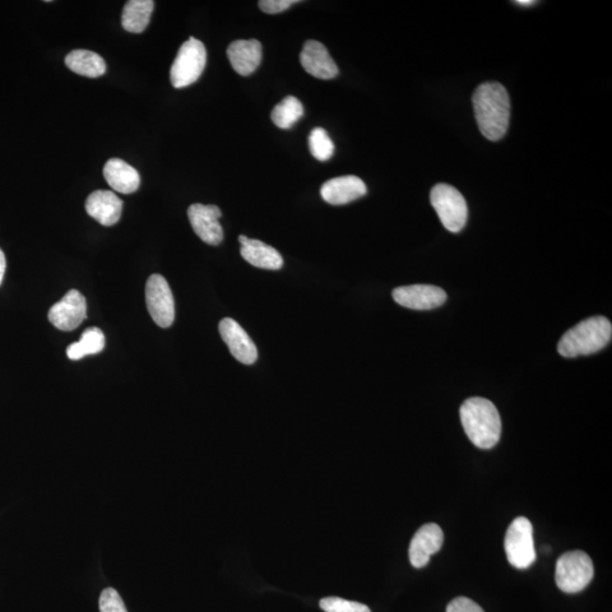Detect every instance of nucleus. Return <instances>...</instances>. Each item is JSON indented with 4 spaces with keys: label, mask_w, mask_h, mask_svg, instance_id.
Here are the masks:
<instances>
[{
    "label": "nucleus",
    "mask_w": 612,
    "mask_h": 612,
    "mask_svg": "<svg viewBox=\"0 0 612 612\" xmlns=\"http://www.w3.org/2000/svg\"><path fill=\"white\" fill-rule=\"evenodd\" d=\"M509 564L515 568L526 569L535 563L536 553L532 523L526 517H517L510 524L505 537Z\"/></svg>",
    "instance_id": "nucleus-7"
},
{
    "label": "nucleus",
    "mask_w": 612,
    "mask_h": 612,
    "mask_svg": "<svg viewBox=\"0 0 612 612\" xmlns=\"http://www.w3.org/2000/svg\"><path fill=\"white\" fill-rule=\"evenodd\" d=\"M123 201L114 192L99 189L91 193L86 201L87 215L102 226H114L122 217Z\"/></svg>",
    "instance_id": "nucleus-16"
},
{
    "label": "nucleus",
    "mask_w": 612,
    "mask_h": 612,
    "mask_svg": "<svg viewBox=\"0 0 612 612\" xmlns=\"http://www.w3.org/2000/svg\"><path fill=\"white\" fill-rule=\"evenodd\" d=\"M309 147L312 156L319 161L331 159L335 152V146L331 137L328 136L326 129L321 128L312 129L309 137Z\"/></svg>",
    "instance_id": "nucleus-24"
},
{
    "label": "nucleus",
    "mask_w": 612,
    "mask_h": 612,
    "mask_svg": "<svg viewBox=\"0 0 612 612\" xmlns=\"http://www.w3.org/2000/svg\"><path fill=\"white\" fill-rule=\"evenodd\" d=\"M516 4L521 5V6H531L535 2H533V0H518Z\"/></svg>",
    "instance_id": "nucleus-30"
},
{
    "label": "nucleus",
    "mask_w": 612,
    "mask_h": 612,
    "mask_svg": "<svg viewBox=\"0 0 612 612\" xmlns=\"http://www.w3.org/2000/svg\"><path fill=\"white\" fill-rule=\"evenodd\" d=\"M447 612H484V610L468 597H459L448 605Z\"/></svg>",
    "instance_id": "nucleus-28"
},
{
    "label": "nucleus",
    "mask_w": 612,
    "mask_h": 612,
    "mask_svg": "<svg viewBox=\"0 0 612 612\" xmlns=\"http://www.w3.org/2000/svg\"><path fill=\"white\" fill-rule=\"evenodd\" d=\"M301 64L306 73L320 78V80H332L340 73L335 60L321 43L308 40L300 55Z\"/></svg>",
    "instance_id": "nucleus-14"
},
{
    "label": "nucleus",
    "mask_w": 612,
    "mask_h": 612,
    "mask_svg": "<svg viewBox=\"0 0 612 612\" xmlns=\"http://www.w3.org/2000/svg\"><path fill=\"white\" fill-rule=\"evenodd\" d=\"M153 8L155 2L152 0H129L122 13L124 29L132 34H142L149 26Z\"/></svg>",
    "instance_id": "nucleus-21"
},
{
    "label": "nucleus",
    "mask_w": 612,
    "mask_h": 612,
    "mask_svg": "<svg viewBox=\"0 0 612 612\" xmlns=\"http://www.w3.org/2000/svg\"><path fill=\"white\" fill-rule=\"evenodd\" d=\"M106 338L99 328H89L82 333L81 340L67 347L69 360L77 361L83 357L95 355L104 351Z\"/></svg>",
    "instance_id": "nucleus-22"
},
{
    "label": "nucleus",
    "mask_w": 612,
    "mask_h": 612,
    "mask_svg": "<svg viewBox=\"0 0 612 612\" xmlns=\"http://www.w3.org/2000/svg\"><path fill=\"white\" fill-rule=\"evenodd\" d=\"M368 189L360 178L354 175L341 176L329 179L321 188V197L324 201L332 206H344L364 197Z\"/></svg>",
    "instance_id": "nucleus-15"
},
{
    "label": "nucleus",
    "mask_w": 612,
    "mask_h": 612,
    "mask_svg": "<svg viewBox=\"0 0 612 612\" xmlns=\"http://www.w3.org/2000/svg\"><path fill=\"white\" fill-rule=\"evenodd\" d=\"M473 107L482 134L490 141L506 136L510 118L508 92L498 82H486L477 87L473 95Z\"/></svg>",
    "instance_id": "nucleus-1"
},
{
    "label": "nucleus",
    "mask_w": 612,
    "mask_h": 612,
    "mask_svg": "<svg viewBox=\"0 0 612 612\" xmlns=\"http://www.w3.org/2000/svg\"><path fill=\"white\" fill-rule=\"evenodd\" d=\"M5 271H6V258H5L2 249H0V285H2L4 280Z\"/></svg>",
    "instance_id": "nucleus-29"
},
{
    "label": "nucleus",
    "mask_w": 612,
    "mask_h": 612,
    "mask_svg": "<svg viewBox=\"0 0 612 612\" xmlns=\"http://www.w3.org/2000/svg\"><path fill=\"white\" fill-rule=\"evenodd\" d=\"M461 421L468 439L476 447L490 449L502 435V419L493 402L482 397L468 398L461 407Z\"/></svg>",
    "instance_id": "nucleus-2"
},
{
    "label": "nucleus",
    "mask_w": 612,
    "mask_h": 612,
    "mask_svg": "<svg viewBox=\"0 0 612 612\" xmlns=\"http://www.w3.org/2000/svg\"><path fill=\"white\" fill-rule=\"evenodd\" d=\"M444 544L442 527L434 523L424 524L411 541L410 561L413 567L422 568L429 564L431 556L437 554Z\"/></svg>",
    "instance_id": "nucleus-12"
},
{
    "label": "nucleus",
    "mask_w": 612,
    "mask_h": 612,
    "mask_svg": "<svg viewBox=\"0 0 612 612\" xmlns=\"http://www.w3.org/2000/svg\"><path fill=\"white\" fill-rule=\"evenodd\" d=\"M219 333L236 360L247 365L255 363L258 360L257 346L234 319H222L219 323Z\"/></svg>",
    "instance_id": "nucleus-13"
},
{
    "label": "nucleus",
    "mask_w": 612,
    "mask_h": 612,
    "mask_svg": "<svg viewBox=\"0 0 612 612\" xmlns=\"http://www.w3.org/2000/svg\"><path fill=\"white\" fill-rule=\"evenodd\" d=\"M221 215V210L217 206H204L201 203L192 204L188 210L194 233L204 243L213 247L219 245L224 240V230L219 222Z\"/></svg>",
    "instance_id": "nucleus-10"
},
{
    "label": "nucleus",
    "mask_w": 612,
    "mask_h": 612,
    "mask_svg": "<svg viewBox=\"0 0 612 612\" xmlns=\"http://www.w3.org/2000/svg\"><path fill=\"white\" fill-rule=\"evenodd\" d=\"M595 568L590 556L575 550L564 554L556 566V583L565 593H577L591 583Z\"/></svg>",
    "instance_id": "nucleus-5"
},
{
    "label": "nucleus",
    "mask_w": 612,
    "mask_h": 612,
    "mask_svg": "<svg viewBox=\"0 0 612 612\" xmlns=\"http://www.w3.org/2000/svg\"><path fill=\"white\" fill-rule=\"evenodd\" d=\"M227 56L236 73L240 76H251L261 64L262 46L260 41L236 40L227 49Z\"/></svg>",
    "instance_id": "nucleus-17"
},
{
    "label": "nucleus",
    "mask_w": 612,
    "mask_h": 612,
    "mask_svg": "<svg viewBox=\"0 0 612 612\" xmlns=\"http://www.w3.org/2000/svg\"><path fill=\"white\" fill-rule=\"evenodd\" d=\"M207 64V50L200 40L189 38L179 48L170 68V82L176 89L196 83Z\"/></svg>",
    "instance_id": "nucleus-4"
},
{
    "label": "nucleus",
    "mask_w": 612,
    "mask_h": 612,
    "mask_svg": "<svg viewBox=\"0 0 612 612\" xmlns=\"http://www.w3.org/2000/svg\"><path fill=\"white\" fill-rule=\"evenodd\" d=\"M397 304L412 310H433L439 308L447 300L446 291L438 286L411 285L397 287L393 291Z\"/></svg>",
    "instance_id": "nucleus-11"
},
{
    "label": "nucleus",
    "mask_w": 612,
    "mask_h": 612,
    "mask_svg": "<svg viewBox=\"0 0 612 612\" xmlns=\"http://www.w3.org/2000/svg\"><path fill=\"white\" fill-rule=\"evenodd\" d=\"M296 3H299L298 0H261L259 2V7L264 13L278 14L286 11Z\"/></svg>",
    "instance_id": "nucleus-27"
},
{
    "label": "nucleus",
    "mask_w": 612,
    "mask_h": 612,
    "mask_svg": "<svg viewBox=\"0 0 612 612\" xmlns=\"http://www.w3.org/2000/svg\"><path fill=\"white\" fill-rule=\"evenodd\" d=\"M239 240L242 245L240 255L253 267L266 269V270H280L284 264L280 253L270 245L259 240L249 239L244 235H240Z\"/></svg>",
    "instance_id": "nucleus-18"
},
{
    "label": "nucleus",
    "mask_w": 612,
    "mask_h": 612,
    "mask_svg": "<svg viewBox=\"0 0 612 612\" xmlns=\"http://www.w3.org/2000/svg\"><path fill=\"white\" fill-rule=\"evenodd\" d=\"M100 612H128L122 597L114 588L102 591L99 599Z\"/></svg>",
    "instance_id": "nucleus-26"
},
{
    "label": "nucleus",
    "mask_w": 612,
    "mask_h": 612,
    "mask_svg": "<svg viewBox=\"0 0 612 612\" xmlns=\"http://www.w3.org/2000/svg\"><path fill=\"white\" fill-rule=\"evenodd\" d=\"M107 183L114 191L132 194L140 188L141 178L136 168L118 158H111L104 167Z\"/></svg>",
    "instance_id": "nucleus-19"
},
{
    "label": "nucleus",
    "mask_w": 612,
    "mask_h": 612,
    "mask_svg": "<svg viewBox=\"0 0 612 612\" xmlns=\"http://www.w3.org/2000/svg\"><path fill=\"white\" fill-rule=\"evenodd\" d=\"M612 326L605 317L588 318L565 333L558 344V352L564 357H577L597 353L609 344Z\"/></svg>",
    "instance_id": "nucleus-3"
},
{
    "label": "nucleus",
    "mask_w": 612,
    "mask_h": 612,
    "mask_svg": "<svg viewBox=\"0 0 612 612\" xmlns=\"http://www.w3.org/2000/svg\"><path fill=\"white\" fill-rule=\"evenodd\" d=\"M303 115L302 102L293 96H289L273 108L271 119L276 127L290 129L302 118Z\"/></svg>",
    "instance_id": "nucleus-23"
},
{
    "label": "nucleus",
    "mask_w": 612,
    "mask_h": 612,
    "mask_svg": "<svg viewBox=\"0 0 612 612\" xmlns=\"http://www.w3.org/2000/svg\"><path fill=\"white\" fill-rule=\"evenodd\" d=\"M147 308L153 321L169 328L175 320V302L168 282L160 275H152L146 286Z\"/></svg>",
    "instance_id": "nucleus-8"
},
{
    "label": "nucleus",
    "mask_w": 612,
    "mask_h": 612,
    "mask_svg": "<svg viewBox=\"0 0 612 612\" xmlns=\"http://www.w3.org/2000/svg\"><path fill=\"white\" fill-rule=\"evenodd\" d=\"M320 607L326 612H371L368 606L337 597H324Z\"/></svg>",
    "instance_id": "nucleus-25"
},
{
    "label": "nucleus",
    "mask_w": 612,
    "mask_h": 612,
    "mask_svg": "<svg viewBox=\"0 0 612 612\" xmlns=\"http://www.w3.org/2000/svg\"><path fill=\"white\" fill-rule=\"evenodd\" d=\"M50 323L59 331L73 332L87 319V301L80 291H69L62 301L49 310Z\"/></svg>",
    "instance_id": "nucleus-9"
},
{
    "label": "nucleus",
    "mask_w": 612,
    "mask_h": 612,
    "mask_svg": "<svg viewBox=\"0 0 612 612\" xmlns=\"http://www.w3.org/2000/svg\"><path fill=\"white\" fill-rule=\"evenodd\" d=\"M430 200L444 229L458 233L465 227L467 203L458 189L448 184L435 185L431 191Z\"/></svg>",
    "instance_id": "nucleus-6"
},
{
    "label": "nucleus",
    "mask_w": 612,
    "mask_h": 612,
    "mask_svg": "<svg viewBox=\"0 0 612 612\" xmlns=\"http://www.w3.org/2000/svg\"><path fill=\"white\" fill-rule=\"evenodd\" d=\"M65 64L72 72L90 78L100 77L107 71L105 59L90 50L77 49L71 51L65 58Z\"/></svg>",
    "instance_id": "nucleus-20"
}]
</instances>
